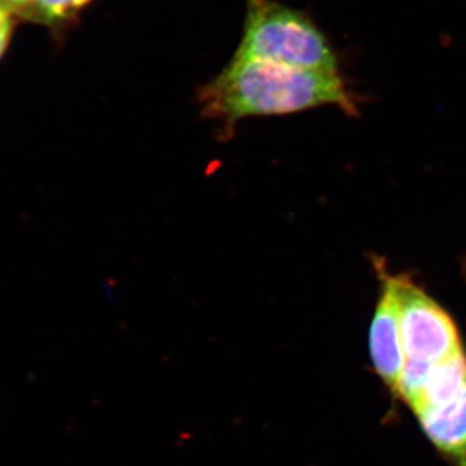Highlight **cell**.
Returning <instances> with one entry per match:
<instances>
[{
	"label": "cell",
	"instance_id": "cell-6",
	"mask_svg": "<svg viewBox=\"0 0 466 466\" xmlns=\"http://www.w3.org/2000/svg\"><path fill=\"white\" fill-rule=\"evenodd\" d=\"M466 389V357L464 350L446 360L434 364L429 370L421 397L412 408L413 412L421 408L435 406L458 397Z\"/></svg>",
	"mask_w": 466,
	"mask_h": 466
},
{
	"label": "cell",
	"instance_id": "cell-8",
	"mask_svg": "<svg viewBox=\"0 0 466 466\" xmlns=\"http://www.w3.org/2000/svg\"><path fill=\"white\" fill-rule=\"evenodd\" d=\"M12 33V18L9 9L0 5V57L7 48L9 36Z\"/></svg>",
	"mask_w": 466,
	"mask_h": 466
},
{
	"label": "cell",
	"instance_id": "cell-9",
	"mask_svg": "<svg viewBox=\"0 0 466 466\" xmlns=\"http://www.w3.org/2000/svg\"><path fill=\"white\" fill-rule=\"evenodd\" d=\"M33 0H0V5H5L9 11L26 12Z\"/></svg>",
	"mask_w": 466,
	"mask_h": 466
},
{
	"label": "cell",
	"instance_id": "cell-5",
	"mask_svg": "<svg viewBox=\"0 0 466 466\" xmlns=\"http://www.w3.org/2000/svg\"><path fill=\"white\" fill-rule=\"evenodd\" d=\"M426 437L453 466H466V389L458 397L415 412Z\"/></svg>",
	"mask_w": 466,
	"mask_h": 466
},
{
	"label": "cell",
	"instance_id": "cell-3",
	"mask_svg": "<svg viewBox=\"0 0 466 466\" xmlns=\"http://www.w3.org/2000/svg\"><path fill=\"white\" fill-rule=\"evenodd\" d=\"M398 290L407 361L433 366L462 351L458 328L443 309L408 279L398 278Z\"/></svg>",
	"mask_w": 466,
	"mask_h": 466
},
{
	"label": "cell",
	"instance_id": "cell-7",
	"mask_svg": "<svg viewBox=\"0 0 466 466\" xmlns=\"http://www.w3.org/2000/svg\"><path fill=\"white\" fill-rule=\"evenodd\" d=\"M90 0H33L26 12L32 14L41 21L56 23L67 20L84 8Z\"/></svg>",
	"mask_w": 466,
	"mask_h": 466
},
{
	"label": "cell",
	"instance_id": "cell-4",
	"mask_svg": "<svg viewBox=\"0 0 466 466\" xmlns=\"http://www.w3.org/2000/svg\"><path fill=\"white\" fill-rule=\"evenodd\" d=\"M370 351L377 375L398 397L407 358L401 339L400 290L395 276H382L381 299L370 325Z\"/></svg>",
	"mask_w": 466,
	"mask_h": 466
},
{
	"label": "cell",
	"instance_id": "cell-1",
	"mask_svg": "<svg viewBox=\"0 0 466 466\" xmlns=\"http://www.w3.org/2000/svg\"><path fill=\"white\" fill-rule=\"evenodd\" d=\"M202 115L226 128L248 116H283L323 106H355L339 73L236 60L200 91Z\"/></svg>",
	"mask_w": 466,
	"mask_h": 466
},
{
	"label": "cell",
	"instance_id": "cell-2",
	"mask_svg": "<svg viewBox=\"0 0 466 466\" xmlns=\"http://www.w3.org/2000/svg\"><path fill=\"white\" fill-rule=\"evenodd\" d=\"M235 58L339 73L336 55L315 24L274 0H248L244 36Z\"/></svg>",
	"mask_w": 466,
	"mask_h": 466
}]
</instances>
